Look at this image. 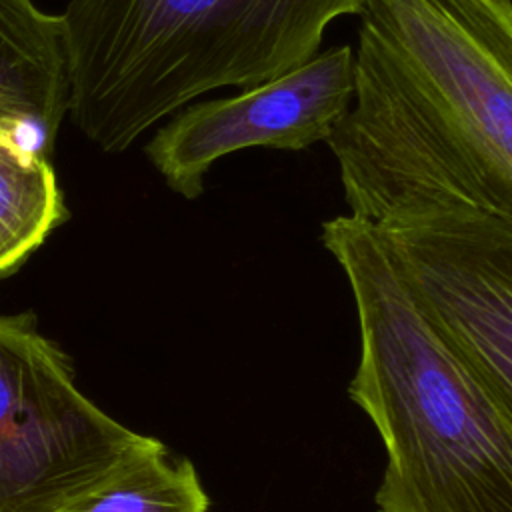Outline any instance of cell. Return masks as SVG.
<instances>
[{
  "instance_id": "6da1fadb",
  "label": "cell",
  "mask_w": 512,
  "mask_h": 512,
  "mask_svg": "<svg viewBox=\"0 0 512 512\" xmlns=\"http://www.w3.org/2000/svg\"><path fill=\"white\" fill-rule=\"evenodd\" d=\"M326 144L348 210L460 202L512 222V0H364Z\"/></svg>"
},
{
  "instance_id": "7a4b0ae2",
  "label": "cell",
  "mask_w": 512,
  "mask_h": 512,
  "mask_svg": "<svg viewBox=\"0 0 512 512\" xmlns=\"http://www.w3.org/2000/svg\"><path fill=\"white\" fill-rule=\"evenodd\" d=\"M358 320L350 400L380 434L378 512H512V404L422 308L378 232L322 222Z\"/></svg>"
},
{
  "instance_id": "3957f363",
  "label": "cell",
  "mask_w": 512,
  "mask_h": 512,
  "mask_svg": "<svg viewBox=\"0 0 512 512\" xmlns=\"http://www.w3.org/2000/svg\"><path fill=\"white\" fill-rule=\"evenodd\" d=\"M364 0H70L60 14L72 124L122 152L218 88L268 82L320 52Z\"/></svg>"
},
{
  "instance_id": "277c9868",
  "label": "cell",
  "mask_w": 512,
  "mask_h": 512,
  "mask_svg": "<svg viewBox=\"0 0 512 512\" xmlns=\"http://www.w3.org/2000/svg\"><path fill=\"white\" fill-rule=\"evenodd\" d=\"M348 214L378 232L428 316L512 404V222L460 202Z\"/></svg>"
},
{
  "instance_id": "5b68a950",
  "label": "cell",
  "mask_w": 512,
  "mask_h": 512,
  "mask_svg": "<svg viewBox=\"0 0 512 512\" xmlns=\"http://www.w3.org/2000/svg\"><path fill=\"white\" fill-rule=\"evenodd\" d=\"M354 92V48L320 50L304 64L236 96L180 108L144 152L164 182L194 200L212 164L248 148L306 150L326 142Z\"/></svg>"
},
{
  "instance_id": "8992f818",
  "label": "cell",
  "mask_w": 512,
  "mask_h": 512,
  "mask_svg": "<svg viewBox=\"0 0 512 512\" xmlns=\"http://www.w3.org/2000/svg\"><path fill=\"white\" fill-rule=\"evenodd\" d=\"M162 446L86 398L52 342L0 428V512H56Z\"/></svg>"
},
{
  "instance_id": "52a82bcc",
  "label": "cell",
  "mask_w": 512,
  "mask_h": 512,
  "mask_svg": "<svg viewBox=\"0 0 512 512\" xmlns=\"http://www.w3.org/2000/svg\"><path fill=\"white\" fill-rule=\"evenodd\" d=\"M70 110L60 14L34 0H0V126L48 156Z\"/></svg>"
},
{
  "instance_id": "ba28073f",
  "label": "cell",
  "mask_w": 512,
  "mask_h": 512,
  "mask_svg": "<svg viewBox=\"0 0 512 512\" xmlns=\"http://www.w3.org/2000/svg\"><path fill=\"white\" fill-rule=\"evenodd\" d=\"M66 218L50 158L0 126V278L16 270Z\"/></svg>"
},
{
  "instance_id": "9c48e42d",
  "label": "cell",
  "mask_w": 512,
  "mask_h": 512,
  "mask_svg": "<svg viewBox=\"0 0 512 512\" xmlns=\"http://www.w3.org/2000/svg\"><path fill=\"white\" fill-rule=\"evenodd\" d=\"M210 496L188 458L162 446L56 512H208Z\"/></svg>"
},
{
  "instance_id": "30bf717a",
  "label": "cell",
  "mask_w": 512,
  "mask_h": 512,
  "mask_svg": "<svg viewBox=\"0 0 512 512\" xmlns=\"http://www.w3.org/2000/svg\"><path fill=\"white\" fill-rule=\"evenodd\" d=\"M50 344L32 314H0V428L24 396Z\"/></svg>"
}]
</instances>
